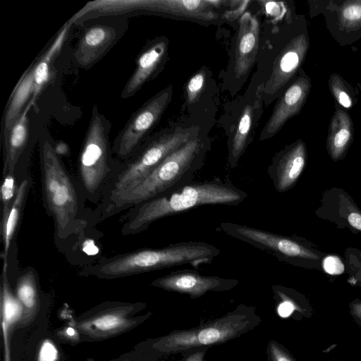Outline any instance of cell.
I'll return each mask as SVG.
<instances>
[{"mask_svg":"<svg viewBox=\"0 0 361 361\" xmlns=\"http://www.w3.org/2000/svg\"><path fill=\"white\" fill-rule=\"evenodd\" d=\"M216 230L267 252L284 263L323 271L322 263L326 254L302 237L284 235L233 222H221Z\"/></svg>","mask_w":361,"mask_h":361,"instance_id":"9","label":"cell"},{"mask_svg":"<svg viewBox=\"0 0 361 361\" xmlns=\"http://www.w3.org/2000/svg\"><path fill=\"white\" fill-rule=\"evenodd\" d=\"M59 338L73 344L81 342L80 334L75 327L72 324L57 332Z\"/></svg>","mask_w":361,"mask_h":361,"instance_id":"38","label":"cell"},{"mask_svg":"<svg viewBox=\"0 0 361 361\" xmlns=\"http://www.w3.org/2000/svg\"><path fill=\"white\" fill-rule=\"evenodd\" d=\"M168 54L169 39L166 37L149 40L137 56L135 68L121 92V98L133 96L147 82L154 78L163 69Z\"/></svg>","mask_w":361,"mask_h":361,"instance_id":"18","label":"cell"},{"mask_svg":"<svg viewBox=\"0 0 361 361\" xmlns=\"http://www.w3.org/2000/svg\"><path fill=\"white\" fill-rule=\"evenodd\" d=\"M273 293L278 301L277 312L280 317H288L295 310L302 312L305 298L298 292L281 286H273Z\"/></svg>","mask_w":361,"mask_h":361,"instance_id":"30","label":"cell"},{"mask_svg":"<svg viewBox=\"0 0 361 361\" xmlns=\"http://www.w3.org/2000/svg\"><path fill=\"white\" fill-rule=\"evenodd\" d=\"M247 197L245 191L219 178L192 182L130 209L124 216L121 233H139L157 220L203 205L236 206Z\"/></svg>","mask_w":361,"mask_h":361,"instance_id":"3","label":"cell"},{"mask_svg":"<svg viewBox=\"0 0 361 361\" xmlns=\"http://www.w3.org/2000/svg\"><path fill=\"white\" fill-rule=\"evenodd\" d=\"M314 214L320 219L334 224L337 228L361 234V209L341 188L334 186L324 190Z\"/></svg>","mask_w":361,"mask_h":361,"instance_id":"16","label":"cell"},{"mask_svg":"<svg viewBox=\"0 0 361 361\" xmlns=\"http://www.w3.org/2000/svg\"><path fill=\"white\" fill-rule=\"evenodd\" d=\"M36 61L25 72L11 95L4 117V137L23 113V108L33 94Z\"/></svg>","mask_w":361,"mask_h":361,"instance_id":"26","label":"cell"},{"mask_svg":"<svg viewBox=\"0 0 361 361\" xmlns=\"http://www.w3.org/2000/svg\"><path fill=\"white\" fill-rule=\"evenodd\" d=\"M350 314L355 322L361 326V300L355 299L349 304Z\"/></svg>","mask_w":361,"mask_h":361,"instance_id":"40","label":"cell"},{"mask_svg":"<svg viewBox=\"0 0 361 361\" xmlns=\"http://www.w3.org/2000/svg\"><path fill=\"white\" fill-rule=\"evenodd\" d=\"M204 361H205V360H204Z\"/></svg>","mask_w":361,"mask_h":361,"instance_id":"43","label":"cell"},{"mask_svg":"<svg viewBox=\"0 0 361 361\" xmlns=\"http://www.w3.org/2000/svg\"><path fill=\"white\" fill-rule=\"evenodd\" d=\"M239 281L216 276H205L191 269L176 270L154 280L150 286L167 291L200 298L208 292H223L234 288Z\"/></svg>","mask_w":361,"mask_h":361,"instance_id":"14","label":"cell"},{"mask_svg":"<svg viewBox=\"0 0 361 361\" xmlns=\"http://www.w3.org/2000/svg\"><path fill=\"white\" fill-rule=\"evenodd\" d=\"M20 182L16 173H6L3 175L0 189L1 197V223L6 219L10 209L16 199Z\"/></svg>","mask_w":361,"mask_h":361,"instance_id":"31","label":"cell"},{"mask_svg":"<svg viewBox=\"0 0 361 361\" xmlns=\"http://www.w3.org/2000/svg\"><path fill=\"white\" fill-rule=\"evenodd\" d=\"M159 357L134 348L133 350L109 361H159Z\"/></svg>","mask_w":361,"mask_h":361,"instance_id":"37","label":"cell"},{"mask_svg":"<svg viewBox=\"0 0 361 361\" xmlns=\"http://www.w3.org/2000/svg\"><path fill=\"white\" fill-rule=\"evenodd\" d=\"M328 86L335 103L343 109H350L357 103V90L339 74L330 75Z\"/></svg>","mask_w":361,"mask_h":361,"instance_id":"29","label":"cell"},{"mask_svg":"<svg viewBox=\"0 0 361 361\" xmlns=\"http://www.w3.org/2000/svg\"><path fill=\"white\" fill-rule=\"evenodd\" d=\"M32 102L23 113L4 137L3 175L16 173L19 159L26 147L29 137L28 111Z\"/></svg>","mask_w":361,"mask_h":361,"instance_id":"23","label":"cell"},{"mask_svg":"<svg viewBox=\"0 0 361 361\" xmlns=\"http://www.w3.org/2000/svg\"><path fill=\"white\" fill-rule=\"evenodd\" d=\"M354 140V126L347 110L335 103L326 141L327 153L334 161L343 159Z\"/></svg>","mask_w":361,"mask_h":361,"instance_id":"22","label":"cell"},{"mask_svg":"<svg viewBox=\"0 0 361 361\" xmlns=\"http://www.w3.org/2000/svg\"><path fill=\"white\" fill-rule=\"evenodd\" d=\"M32 178L25 175L21 178L16 199L4 221L0 223V232L3 243L1 258L3 262H8L9 251L16 233L23 214L26 199L32 185Z\"/></svg>","mask_w":361,"mask_h":361,"instance_id":"25","label":"cell"},{"mask_svg":"<svg viewBox=\"0 0 361 361\" xmlns=\"http://www.w3.org/2000/svg\"><path fill=\"white\" fill-rule=\"evenodd\" d=\"M210 142L199 134L166 157L133 187L102 200L87 211L89 227L157 196L192 182L202 167Z\"/></svg>","mask_w":361,"mask_h":361,"instance_id":"1","label":"cell"},{"mask_svg":"<svg viewBox=\"0 0 361 361\" xmlns=\"http://www.w3.org/2000/svg\"><path fill=\"white\" fill-rule=\"evenodd\" d=\"M200 131L198 126L174 123L149 135L129 160L121 162L102 200L137 184L170 154L200 134Z\"/></svg>","mask_w":361,"mask_h":361,"instance_id":"8","label":"cell"},{"mask_svg":"<svg viewBox=\"0 0 361 361\" xmlns=\"http://www.w3.org/2000/svg\"><path fill=\"white\" fill-rule=\"evenodd\" d=\"M68 28V27H64L63 30H61L48 50L42 57H40L39 60L36 62L34 74V92L32 94L33 99H35L37 94H39L42 88L48 80L49 75V66L51 64V60L59 51L64 41Z\"/></svg>","mask_w":361,"mask_h":361,"instance_id":"28","label":"cell"},{"mask_svg":"<svg viewBox=\"0 0 361 361\" xmlns=\"http://www.w3.org/2000/svg\"><path fill=\"white\" fill-rule=\"evenodd\" d=\"M260 25L258 18L244 12L238 21L233 55L228 68L230 85L240 88L256 63L259 49Z\"/></svg>","mask_w":361,"mask_h":361,"instance_id":"13","label":"cell"},{"mask_svg":"<svg viewBox=\"0 0 361 361\" xmlns=\"http://www.w3.org/2000/svg\"><path fill=\"white\" fill-rule=\"evenodd\" d=\"M54 148L59 156H67L70 152L68 145L63 142H58L54 145Z\"/></svg>","mask_w":361,"mask_h":361,"instance_id":"42","label":"cell"},{"mask_svg":"<svg viewBox=\"0 0 361 361\" xmlns=\"http://www.w3.org/2000/svg\"><path fill=\"white\" fill-rule=\"evenodd\" d=\"M13 291L24 310L20 326H25L34 319L41 301L39 277L34 267H27L23 271L16 280Z\"/></svg>","mask_w":361,"mask_h":361,"instance_id":"24","label":"cell"},{"mask_svg":"<svg viewBox=\"0 0 361 361\" xmlns=\"http://www.w3.org/2000/svg\"><path fill=\"white\" fill-rule=\"evenodd\" d=\"M274 25L276 46L271 47L274 52L267 73L255 90L265 105L278 99L296 77L310 47L304 16L296 15Z\"/></svg>","mask_w":361,"mask_h":361,"instance_id":"6","label":"cell"},{"mask_svg":"<svg viewBox=\"0 0 361 361\" xmlns=\"http://www.w3.org/2000/svg\"><path fill=\"white\" fill-rule=\"evenodd\" d=\"M59 357V350L55 343L45 339L38 348L37 361H57Z\"/></svg>","mask_w":361,"mask_h":361,"instance_id":"35","label":"cell"},{"mask_svg":"<svg viewBox=\"0 0 361 361\" xmlns=\"http://www.w3.org/2000/svg\"><path fill=\"white\" fill-rule=\"evenodd\" d=\"M344 264L348 282L361 289V250L353 247H346Z\"/></svg>","mask_w":361,"mask_h":361,"instance_id":"32","label":"cell"},{"mask_svg":"<svg viewBox=\"0 0 361 361\" xmlns=\"http://www.w3.org/2000/svg\"><path fill=\"white\" fill-rule=\"evenodd\" d=\"M173 87L169 85L146 101L131 115L114 141L112 152L118 161H127L138 150L161 119L171 101Z\"/></svg>","mask_w":361,"mask_h":361,"instance_id":"11","label":"cell"},{"mask_svg":"<svg viewBox=\"0 0 361 361\" xmlns=\"http://www.w3.org/2000/svg\"><path fill=\"white\" fill-rule=\"evenodd\" d=\"M207 68L197 71L187 82L185 85V103L188 106L198 101L206 86Z\"/></svg>","mask_w":361,"mask_h":361,"instance_id":"33","label":"cell"},{"mask_svg":"<svg viewBox=\"0 0 361 361\" xmlns=\"http://www.w3.org/2000/svg\"><path fill=\"white\" fill-rule=\"evenodd\" d=\"M323 271L329 274H341L345 271L344 261L336 255H326L322 263Z\"/></svg>","mask_w":361,"mask_h":361,"instance_id":"36","label":"cell"},{"mask_svg":"<svg viewBox=\"0 0 361 361\" xmlns=\"http://www.w3.org/2000/svg\"><path fill=\"white\" fill-rule=\"evenodd\" d=\"M220 254L213 245L202 241L170 244L160 248H140L85 265L80 276L115 279L189 264L197 267L210 263Z\"/></svg>","mask_w":361,"mask_h":361,"instance_id":"4","label":"cell"},{"mask_svg":"<svg viewBox=\"0 0 361 361\" xmlns=\"http://www.w3.org/2000/svg\"><path fill=\"white\" fill-rule=\"evenodd\" d=\"M311 18L322 13L326 29L341 46L361 38V0L308 1Z\"/></svg>","mask_w":361,"mask_h":361,"instance_id":"12","label":"cell"},{"mask_svg":"<svg viewBox=\"0 0 361 361\" xmlns=\"http://www.w3.org/2000/svg\"><path fill=\"white\" fill-rule=\"evenodd\" d=\"M123 30L116 25L98 23L86 28L73 53L74 61L87 69L97 63L117 42Z\"/></svg>","mask_w":361,"mask_h":361,"instance_id":"19","label":"cell"},{"mask_svg":"<svg viewBox=\"0 0 361 361\" xmlns=\"http://www.w3.org/2000/svg\"><path fill=\"white\" fill-rule=\"evenodd\" d=\"M1 336L4 343V361H11L10 336L11 334L4 326H1Z\"/></svg>","mask_w":361,"mask_h":361,"instance_id":"39","label":"cell"},{"mask_svg":"<svg viewBox=\"0 0 361 361\" xmlns=\"http://www.w3.org/2000/svg\"><path fill=\"white\" fill-rule=\"evenodd\" d=\"M312 88L311 79L300 69L283 93L278 98L272 113L260 133L259 140L274 137L292 117L299 114Z\"/></svg>","mask_w":361,"mask_h":361,"instance_id":"15","label":"cell"},{"mask_svg":"<svg viewBox=\"0 0 361 361\" xmlns=\"http://www.w3.org/2000/svg\"><path fill=\"white\" fill-rule=\"evenodd\" d=\"M307 160V146L301 139L286 145L274 155L267 173L278 192H286L295 185Z\"/></svg>","mask_w":361,"mask_h":361,"instance_id":"17","label":"cell"},{"mask_svg":"<svg viewBox=\"0 0 361 361\" xmlns=\"http://www.w3.org/2000/svg\"><path fill=\"white\" fill-rule=\"evenodd\" d=\"M147 307L142 302L106 301L98 304L73 319L82 341L109 339L126 333L149 318L152 312H140Z\"/></svg>","mask_w":361,"mask_h":361,"instance_id":"10","label":"cell"},{"mask_svg":"<svg viewBox=\"0 0 361 361\" xmlns=\"http://www.w3.org/2000/svg\"><path fill=\"white\" fill-rule=\"evenodd\" d=\"M263 102L255 91L241 109L228 139V164L235 168L252 142V131L262 114Z\"/></svg>","mask_w":361,"mask_h":361,"instance_id":"20","label":"cell"},{"mask_svg":"<svg viewBox=\"0 0 361 361\" xmlns=\"http://www.w3.org/2000/svg\"><path fill=\"white\" fill-rule=\"evenodd\" d=\"M221 1L145 0L144 11L161 13L196 21L212 22L222 17L218 12Z\"/></svg>","mask_w":361,"mask_h":361,"instance_id":"21","label":"cell"},{"mask_svg":"<svg viewBox=\"0 0 361 361\" xmlns=\"http://www.w3.org/2000/svg\"><path fill=\"white\" fill-rule=\"evenodd\" d=\"M207 350V348H202L183 354L180 361H204Z\"/></svg>","mask_w":361,"mask_h":361,"instance_id":"41","label":"cell"},{"mask_svg":"<svg viewBox=\"0 0 361 361\" xmlns=\"http://www.w3.org/2000/svg\"><path fill=\"white\" fill-rule=\"evenodd\" d=\"M39 168L44 207L53 219L55 243L65 252L89 227L85 198L48 140L40 145Z\"/></svg>","mask_w":361,"mask_h":361,"instance_id":"2","label":"cell"},{"mask_svg":"<svg viewBox=\"0 0 361 361\" xmlns=\"http://www.w3.org/2000/svg\"><path fill=\"white\" fill-rule=\"evenodd\" d=\"M110 122L94 105L78 160L77 182L86 200L98 204L121 162L112 157Z\"/></svg>","mask_w":361,"mask_h":361,"instance_id":"7","label":"cell"},{"mask_svg":"<svg viewBox=\"0 0 361 361\" xmlns=\"http://www.w3.org/2000/svg\"><path fill=\"white\" fill-rule=\"evenodd\" d=\"M268 361H296L281 344L271 340L267 347Z\"/></svg>","mask_w":361,"mask_h":361,"instance_id":"34","label":"cell"},{"mask_svg":"<svg viewBox=\"0 0 361 361\" xmlns=\"http://www.w3.org/2000/svg\"><path fill=\"white\" fill-rule=\"evenodd\" d=\"M24 316L23 307L11 289L8 276V262H3L1 274V324L11 334L20 326Z\"/></svg>","mask_w":361,"mask_h":361,"instance_id":"27","label":"cell"},{"mask_svg":"<svg viewBox=\"0 0 361 361\" xmlns=\"http://www.w3.org/2000/svg\"><path fill=\"white\" fill-rule=\"evenodd\" d=\"M261 321L255 307L241 304L224 316L198 326L148 338L137 344L135 349L159 358L176 353L183 355L226 343L254 329Z\"/></svg>","mask_w":361,"mask_h":361,"instance_id":"5","label":"cell"}]
</instances>
